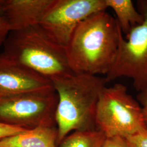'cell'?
Returning <instances> with one entry per match:
<instances>
[{
    "instance_id": "cell-1",
    "label": "cell",
    "mask_w": 147,
    "mask_h": 147,
    "mask_svg": "<svg viewBox=\"0 0 147 147\" xmlns=\"http://www.w3.org/2000/svg\"><path fill=\"white\" fill-rule=\"evenodd\" d=\"M121 33L116 19L106 11L81 21L65 47L72 71L106 75L115 62Z\"/></svg>"
},
{
    "instance_id": "cell-2",
    "label": "cell",
    "mask_w": 147,
    "mask_h": 147,
    "mask_svg": "<svg viewBox=\"0 0 147 147\" xmlns=\"http://www.w3.org/2000/svg\"><path fill=\"white\" fill-rule=\"evenodd\" d=\"M52 82L58 97L56 112L57 144L70 132L96 129L95 113L100 94L107 84L105 78L73 73Z\"/></svg>"
},
{
    "instance_id": "cell-3",
    "label": "cell",
    "mask_w": 147,
    "mask_h": 147,
    "mask_svg": "<svg viewBox=\"0 0 147 147\" xmlns=\"http://www.w3.org/2000/svg\"><path fill=\"white\" fill-rule=\"evenodd\" d=\"M7 56L51 80L74 73L65 47L56 42L39 24L11 31L3 43Z\"/></svg>"
},
{
    "instance_id": "cell-4",
    "label": "cell",
    "mask_w": 147,
    "mask_h": 147,
    "mask_svg": "<svg viewBox=\"0 0 147 147\" xmlns=\"http://www.w3.org/2000/svg\"><path fill=\"white\" fill-rule=\"evenodd\" d=\"M95 123L96 129L107 138H125L147 129L141 105L121 84L106 86L102 90L96 106Z\"/></svg>"
},
{
    "instance_id": "cell-5",
    "label": "cell",
    "mask_w": 147,
    "mask_h": 147,
    "mask_svg": "<svg viewBox=\"0 0 147 147\" xmlns=\"http://www.w3.org/2000/svg\"><path fill=\"white\" fill-rule=\"evenodd\" d=\"M58 95L53 86L0 98V122L26 130L57 126Z\"/></svg>"
},
{
    "instance_id": "cell-6",
    "label": "cell",
    "mask_w": 147,
    "mask_h": 147,
    "mask_svg": "<svg viewBox=\"0 0 147 147\" xmlns=\"http://www.w3.org/2000/svg\"><path fill=\"white\" fill-rule=\"evenodd\" d=\"M137 5L143 22L125 38L121 31L115 62L104 78L107 84L122 77L132 79L139 92L147 86V1H138Z\"/></svg>"
},
{
    "instance_id": "cell-7",
    "label": "cell",
    "mask_w": 147,
    "mask_h": 147,
    "mask_svg": "<svg viewBox=\"0 0 147 147\" xmlns=\"http://www.w3.org/2000/svg\"><path fill=\"white\" fill-rule=\"evenodd\" d=\"M107 8L105 0H54L39 25L56 42L66 47L81 21Z\"/></svg>"
},
{
    "instance_id": "cell-8",
    "label": "cell",
    "mask_w": 147,
    "mask_h": 147,
    "mask_svg": "<svg viewBox=\"0 0 147 147\" xmlns=\"http://www.w3.org/2000/svg\"><path fill=\"white\" fill-rule=\"evenodd\" d=\"M53 87L47 78L18 63L3 53L0 54V97Z\"/></svg>"
},
{
    "instance_id": "cell-9",
    "label": "cell",
    "mask_w": 147,
    "mask_h": 147,
    "mask_svg": "<svg viewBox=\"0 0 147 147\" xmlns=\"http://www.w3.org/2000/svg\"><path fill=\"white\" fill-rule=\"evenodd\" d=\"M54 0H0L2 16L11 31L39 24Z\"/></svg>"
},
{
    "instance_id": "cell-10",
    "label": "cell",
    "mask_w": 147,
    "mask_h": 147,
    "mask_svg": "<svg viewBox=\"0 0 147 147\" xmlns=\"http://www.w3.org/2000/svg\"><path fill=\"white\" fill-rule=\"evenodd\" d=\"M57 126H40L0 141V147H57Z\"/></svg>"
},
{
    "instance_id": "cell-11",
    "label": "cell",
    "mask_w": 147,
    "mask_h": 147,
    "mask_svg": "<svg viewBox=\"0 0 147 147\" xmlns=\"http://www.w3.org/2000/svg\"><path fill=\"white\" fill-rule=\"evenodd\" d=\"M105 2L107 8L115 11L116 20L123 35L126 36L132 28L143 22V16L131 0H105Z\"/></svg>"
},
{
    "instance_id": "cell-12",
    "label": "cell",
    "mask_w": 147,
    "mask_h": 147,
    "mask_svg": "<svg viewBox=\"0 0 147 147\" xmlns=\"http://www.w3.org/2000/svg\"><path fill=\"white\" fill-rule=\"evenodd\" d=\"M106 138L98 129L75 131L59 143V147H102Z\"/></svg>"
},
{
    "instance_id": "cell-13",
    "label": "cell",
    "mask_w": 147,
    "mask_h": 147,
    "mask_svg": "<svg viewBox=\"0 0 147 147\" xmlns=\"http://www.w3.org/2000/svg\"><path fill=\"white\" fill-rule=\"evenodd\" d=\"M128 147H147V129L124 138Z\"/></svg>"
},
{
    "instance_id": "cell-14",
    "label": "cell",
    "mask_w": 147,
    "mask_h": 147,
    "mask_svg": "<svg viewBox=\"0 0 147 147\" xmlns=\"http://www.w3.org/2000/svg\"><path fill=\"white\" fill-rule=\"evenodd\" d=\"M26 130H28L0 122V141L7 137L18 135Z\"/></svg>"
},
{
    "instance_id": "cell-15",
    "label": "cell",
    "mask_w": 147,
    "mask_h": 147,
    "mask_svg": "<svg viewBox=\"0 0 147 147\" xmlns=\"http://www.w3.org/2000/svg\"><path fill=\"white\" fill-rule=\"evenodd\" d=\"M102 147H128L124 138L119 136L106 138Z\"/></svg>"
},
{
    "instance_id": "cell-16",
    "label": "cell",
    "mask_w": 147,
    "mask_h": 147,
    "mask_svg": "<svg viewBox=\"0 0 147 147\" xmlns=\"http://www.w3.org/2000/svg\"><path fill=\"white\" fill-rule=\"evenodd\" d=\"M137 100L142 107L143 115L147 126V86L137 95Z\"/></svg>"
},
{
    "instance_id": "cell-17",
    "label": "cell",
    "mask_w": 147,
    "mask_h": 147,
    "mask_svg": "<svg viewBox=\"0 0 147 147\" xmlns=\"http://www.w3.org/2000/svg\"><path fill=\"white\" fill-rule=\"evenodd\" d=\"M10 32V30L7 22L4 18L0 17V47L3 45L5 39Z\"/></svg>"
},
{
    "instance_id": "cell-18",
    "label": "cell",
    "mask_w": 147,
    "mask_h": 147,
    "mask_svg": "<svg viewBox=\"0 0 147 147\" xmlns=\"http://www.w3.org/2000/svg\"><path fill=\"white\" fill-rule=\"evenodd\" d=\"M1 16H2V14H1V11H0V17Z\"/></svg>"
},
{
    "instance_id": "cell-19",
    "label": "cell",
    "mask_w": 147,
    "mask_h": 147,
    "mask_svg": "<svg viewBox=\"0 0 147 147\" xmlns=\"http://www.w3.org/2000/svg\"><path fill=\"white\" fill-rule=\"evenodd\" d=\"M0 98H1V97H0Z\"/></svg>"
}]
</instances>
